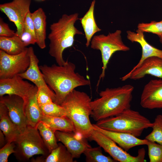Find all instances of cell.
<instances>
[{"instance_id":"35","label":"cell","mask_w":162,"mask_h":162,"mask_svg":"<svg viewBox=\"0 0 162 162\" xmlns=\"http://www.w3.org/2000/svg\"><path fill=\"white\" fill-rule=\"evenodd\" d=\"M16 35L14 30L10 28L8 24L0 19V36L10 37Z\"/></svg>"},{"instance_id":"3","label":"cell","mask_w":162,"mask_h":162,"mask_svg":"<svg viewBox=\"0 0 162 162\" xmlns=\"http://www.w3.org/2000/svg\"><path fill=\"white\" fill-rule=\"evenodd\" d=\"M79 19L78 13L69 15L64 14L57 22L50 25V32L48 37L50 41L49 53L59 65L65 64L63 52L65 49L73 45L75 36L83 34L74 26Z\"/></svg>"},{"instance_id":"5","label":"cell","mask_w":162,"mask_h":162,"mask_svg":"<svg viewBox=\"0 0 162 162\" xmlns=\"http://www.w3.org/2000/svg\"><path fill=\"white\" fill-rule=\"evenodd\" d=\"M95 124L104 130L130 134L138 137L144 130L152 128V123L138 111L129 108L116 116L97 121Z\"/></svg>"},{"instance_id":"6","label":"cell","mask_w":162,"mask_h":162,"mask_svg":"<svg viewBox=\"0 0 162 162\" xmlns=\"http://www.w3.org/2000/svg\"><path fill=\"white\" fill-rule=\"evenodd\" d=\"M15 142L14 155L20 162L28 161L34 155L40 154L45 157L50 154L37 127L28 125Z\"/></svg>"},{"instance_id":"31","label":"cell","mask_w":162,"mask_h":162,"mask_svg":"<svg viewBox=\"0 0 162 162\" xmlns=\"http://www.w3.org/2000/svg\"><path fill=\"white\" fill-rule=\"evenodd\" d=\"M138 29L143 32L152 33L158 35L159 37L162 36V22L153 21L150 23L143 22L138 24Z\"/></svg>"},{"instance_id":"15","label":"cell","mask_w":162,"mask_h":162,"mask_svg":"<svg viewBox=\"0 0 162 162\" xmlns=\"http://www.w3.org/2000/svg\"><path fill=\"white\" fill-rule=\"evenodd\" d=\"M150 75L162 79V58L152 56L146 59L137 68L121 78L122 81L128 79L137 80Z\"/></svg>"},{"instance_id":"37","label":"cell","mask_w":162,"mask_h":162,"mask_svg":"<svg viewBox=\"0 0 162 162\" xmlns=\"http://www.w3.org/2000/svg\"><path fill=\"white\" fill-rule=\"evenodd\" d=\"M5 136L1 130H0V147H3L6 144Z\"/></svg>"},{"instance_id":"34","label":"cell","mask_w":162,"mask_h":162,"mask_svg":"<svg viewBox=\"0 0 162 162\" xmlns=\"http://www.w3.org/2000/svg\"><path fill=\"white\" fill-rule=\"evenodd\" d=\"M20 38L26 47L30 44L34 45L36 43V37L24 28Z\"/></svg>"},{"instance_id":"17","label":"cell","mask_w":162,"mask_h":162,"mask_svg":"<svg viewBox=\"0 0 162 162\" xmlns=\"http://www.w3.org/2000/svg\"><path fill=\"white\" fill-rule=\"evenodd\" d=\"M93 125L94 129L108 136L126 152L137 146L147 145L149 142L145 139H141L130 134L104 130L98 127L95 124H93Z\"/></svg>"},{"instance_id":"14","label":"cell","mask_w":162,"mask_h":162,"mask_svg":"<svg viewBox=\"0 0 162 162\" xmlns=\"http://www.w3.org/2000/svg\"><path fill=\"white\" fill-rule=\"evenodd\" d=\"M28 52L30 58L29 66L25 71L18 75L23 79L32 82L38 88L44 89L52 96L56 100L55 94L46 83L38 65L39 60L35 54L32 47L28 48Z\"/></svg>"},{"instance_id":"27","label":"cell","mask_w":162,"mask_h":162,"mask_svg":"<svg viewBox=\"0 0 162 162\" xmlns=\"http://www.w3.org/2000/svg\"><path fill=\"white\" fill-rule=\"evenodd\" d=\"M100 146L87 148L84 154L87 162H116L110 156H106L103 154Z\"/></svg>"},{"instance_id":"11","label":"cell","mask_w":162,"mask_h":162,"mask_svg":"<svg viewBox=\"0 0 162 162\" xmlns=\"http://www.w3.org/2000/svg\"><path fill=\"white\" fill-rule=\"evenodd\" d=\"M24 79L18 75L0 79V97L15 95L24 99L37 87Z\"/></svg>"},{"instance_id":"20","label":"cell","mask_w":162,"mask_h":162,"mask_svg":"<svg viewBox=\"0 0 162 162\" xmlns=\"http://www.w3.org/2000/svg\"><path fill=\"white\" fill-rule=\"evenodd\" d=\"M0 129L4 134L6 143L15 142L21 131L11 120L6 106L0 102Z\"/></svg>"},{"instance_id":"24","label":"cell","mask_w":162,"mask_h":162,"mask_svg":"<svg viewBox=\"0 0 162 162\" xmlns=\"http://www.w3.org/2000/svg\"><path fill=\"white\" fill-rule=\"evenodd\" d=\"M40 121H41L53 129L66 132L75 131L74 124L67 116H52L43 114Z\"/></svg>"},{"instance_id":"29","label":"cell","mask_w":162,"mask_h":162,"mask_svg":"<svg viewBox=\"0 0 162 162\" xmlns=\"http://www.w3.org/2000/svg\"><path fill=\"white\" fill-rule=\"evenodd\" d=\"M39 106L42 113L44 115L52 116H66L64 108L61 105L54 102L40 105Z\"/></svg>"},{"instance_id":"12","label":"cell","mask_w":162,"mask_h":162,"mask_svg":"<svg viewBox=\"0 0 162 162\" xmlns=\"http://www.w3.org/2000/svg\"><path fill=\"white\" fill-rule=\"evenodd\" d=\"M140 104L144 108L162 109V79L150 80L144 86Z\"/></svg>"},{"instance_id":"18","label":"cell","mask_w":162,"mask_h":162,"mask_svg":"<svg viewBox=\"0 0 162 162\" xmlns=\"http://www.w3.org/2000/svg\"><path fill=\"white\" fill-rule=\"evenodd\" d=\"M127 33V38L132 42L138 43L142 49L140 60L130 72L138 68L146 59L149 57L156 56L162 58V50L157 49L149 44L145 39L143 32L137 29L135 32L128 31Z\"/></svg>"},{"instance_id":"40","label":"cell","mask_w":162,"mask_h":162,"mask_svg":"<svg viewBox=\"0 0 162 162\" xmlns=\"http://www.w3.org/2000/svg\"><path fill=\"white\" fill-rule=\"evenodd\" d=\"M161 21L162 22V20Z\"/></svg>"},{"instance_id":"26","label":"cell","mask_w":162,"mask_h":162,"mask_svg":"<svg viewBox=\"0 0 162 162\" xmlns=\"http://www.w3.org/2000/svg\"><path fill=\"white\" fill-rule=\"evenodd\" d=\"M37 127L44 144L50 153L58 146L55 135L56 130L41 121L39 122Z\"/></svg>"},{"instance_id":"33","label":"cell","mask_w":162,"mask_h":162,"mask_svg":"<svg viewBox=\"0 0 162 162\" xmlns=\"http://www.w3.org/2000/svg\"><path fill=\"white\" fill-rule=\"evenodd\" d=\"M37 99L39 105L55 101V99L52 96L41 88H38Z\"/></svg>"},{"instance_id":"9","label":"cell","mask_w":162,"mask_h":162,"mask_svg":"<svg viewBox=\"0 0 162 162\" xmlns=\"http://www.w3.org/2000/svg\"><path fill=\"white\" fill-rule=\"evenodd\" d=\"M30 63L28 48L15 55L8 54L0 50V79L11 78L24 72Z\"/></svg>"},{"instance_id":"25","label":"cell","mask_w":162,"mask_h":162,"mask_svg":"<svg viewBox=\"0 0 162 162\" xmlns=\"http://www.w3.org/2000/svg\"><path fill=\"white\" fill-rule=\"evenodd\" d=\"M27 48L20 37L17 35L10 37L0 36V50L8 54H18L25 51Z\"/></svg>"},{"instance_id":"36","label":"cell","mask_w":162,"mask_h":162,"mask_svg":"<svg viewBox=\"0 0 162 162\" xmlns=\"http://www.w3.org/2000/svg\"><path fill=\"white\" fill-rule=\"evenodd\" d=\"M23 27L24 28L30 32L36 37L32 13L30 11L28 13L25 18L23 22Z\"/></svg>"},{"instance_id":"38","label":"cell","mask_w":162,"mask_h":162,"mask_svg":"<svg viewBox=\"0 0 162 162\" xmlns=\"http://www.w3.org/2000/svg\"><path fill=\"white\" fill-rule=\"evenodd\" d=\"M160 41L161 44H162V36L160 37Z\"/></svg>"},{"instance_id":"39","label":"cell","mask_w":162,"mask_h":162,"mask_svg":"<svg viewBox=\"0 0 162 162\" xmlns=\"http://www.w3.org/2000/svg\"><path fill=\"white\" fill-rule=\"evenodd\" d=\"M40 0V1H44V0Z\"/></svg>"},{"instance_id":"10","label":"cell","mask_w":162,"mask_h":162,"mask_svg":"<svg viewBox=\"0 0 162 162\" xmlns=\"http://www.w3.org/2000/svg\"><path fill=\"white\" fill-rule=\"evenodd\" d=\"M31 0H13L1 4L0 10L4 13L16 28V34L20 37L24 30L23 22L28 13L30 11Z\"/></svg>"},{"instance_id":"16","label":"cell","mask_w":162,"mask_h":162,"mask_svg":"<svg viewBox=\"0 0 162 162\" xmlns=\"http://www.w3.org/2000/svg\"><path fill=\"white\" fill-rule=\"evenodd\" d=\"M55 135L57 140L61 142L74 158H78L88 148L91 147L86 139L80 137L74 132L57 130Z\"/></svg>"},{"instance_id":"7","label":"cell","mask_w":162,"mask_h":162,"mask_svg":"<svg viewBox=\"0 0 162 162\" xmlns=\"http://www.w3.org/2000/svg\"><path fill=\"white\" fill-rule=\"evenodd\" d=\"M121 31L117 30L107 35L101 34L93 36L91 43V48L100 51L102 63V70L97 83L98 86L101 79L105 76L106 69L112 55L118 51H127L130 48L123 43L121 37Z\"/></svg>"},{"instance_id":"22","label":"cell","mask_w":162,"mask_h":162,"mask_svg":"<svg viewBox=\"0 0 162 162\" xmlns=\"http://www.w3.org/2000/svg\"><path fill=\"white\" fill-rule=\"evenodd\" d=\"M34 22L36 44L40 48L44 49L46 47V16L44 11L39 8L32 13Z\"/></svg>"},{"instance_id":"2","label":"cell","mask_w":162,"mask_h":162,"mask_svg":"<svg viewBox=\"0 0 162 162\" xmlns=\"http://www.w3.org/2000/svg\"><path fill=\"white\" fill-rule=\"evenodd\" d=\"M134 87L126 84L106 88L99 93L100 97L91 102V116L96 121L114 116L130 108Z\"/></svg>"},{"instance_id":"21","label":"cell","mask_w":162,"mask_h":162,"mask_svg":"<svg viewBox=\"0 0 162 162\" xmlns=\"http://www.w3.org/2000/svg\"><path fill=\"white\" fill-rule=\"evenodd\" d=\"M95 3V0L92 1L88 10L79 20L84 31L86 40V45L87 47L90 45L92 38L94 34L101 30L97 26L94 19V11Z\"/></svg>"},{"instance_id":"1","label":"cell","mask_w":162,"mask_h":162,"mask_svg":"<svg viewBox=\"0 0 162 162\" xmlns=\"http://www.w3.org/2000/svg\"><path fill=\"white\" fill-rule=\"evenodd\" d=\"M75 64L67 60L64 64L39 66L45 80L54 92L55 103L61 105L66 97L79 86L89 85L90 81L76 72Z\"/></svg>"},{"instance_id":"8","label":"cell","mask_w":162,"mask_h":162,"mask_svg":"<svg viewBox=\"0 0 162 162\" xmlns=\"http://www.w3.org/2000/svg\"><path fill=\"white\" fill-rule=\"evenodd\" d=\"M89 139L95 141L117 162H145L146 152L144 148L139 149L137 156H132L120 147L118 146L116 143L111 139L94 129Z\"/></svg>"},{"instance_id":"23","label":"cell","mask_w":162,"mask_h":162,"mask_svg":"<svg viewBox=\"0 0 162 162\" xmlns=\"http://www.w3.org/2000/svg\"><path fill=\"white\" fill-rule=\"evenodd\" d=\"M74 158L65 146L61 143H58V147L53 150L46 157L42 156L32 159L34 162H74Z\"/></svg>"},{"instance_id":"32","label":"cell","mask_w":162,"mask_h":162,"mask_svg":"<svg viewBox=\"0 0 162 162\" xmlns=\"http://www.w3.org/2000/svg\"><path fill=\"white\" fill-rule=\"evenodd\" d=\"M16 144L14 142H7L0 149V162H7L10 154L15 152Z\"/></svg>"},{"instance_id":"4","label":"cell","mask_w":162,"mask_h":162,"mask_svg":"<svg viewBox=\"0 0 162 162\" xmlns=\"http://www.w3.org/2000/svg\"><path fill=\"white\" fill-rule=\"evenodd\" d=\"M91 101V98L86 93L74 89L60 105L64 109L66 116L73 123L75 133L85 139L89 138L93 130L89 119Z\"/></svg>"},{"instance_id":"30","label":"cell","mask_w":162,"mask_h":162,"mask_svg":"<svg viewBox=\"0 0 162 162\" xmlns=\"http://www.w3.org/2000/svg\"><path fill=\"white\" fill-rule=\"evenodd\" d=\"M150 162H162V145L149 141L147 145Z\"/></svg>"},{"instance_id":"28","label":"cell","mask_w":162,"mask_h":162,"mask_svg":"<svg viewBox=\"0 0 162 162\" xmlns=\"http://www.w3.org/2000/svg\"><path fill=\"white\" fill-rule=\"evenodd\" d=\"M152 131L145 137L149 141L154 142L162 145V115H157L154 122Z\"/></svg>"},{"instance_id":"13","label":"cell","mask_w":162,"mask_h":162,"mask_svg":"<svg viewBox=\"0 0 162 162\" xmlns=\"http://www.w3.org/2000/svg\"><path fill=\"white\" fill-rule=\"evenodd\" d=\"M0 102L3 103L8 110L12 121L22 131L28 126L24 111V100L15 95H6L0 97Z\"/></svg>"},{"instance_id":"19","label":"cell","mask_w":162,"mask_h":162,"mask_svg":"<svg viewBox=\"0 0 162 162\" xmlns=\"http://www.w3.org/2000/svg\"><path fill=\"white\" fill-rule=\"evenodd\" d=\"M37 87L24 100V111L28 125L37 127L43 114L37 99Z\"/></svg>"}]
</instances>
